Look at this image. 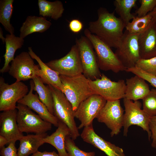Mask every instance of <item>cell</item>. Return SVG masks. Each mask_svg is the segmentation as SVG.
<instances>
[{
	"label": "cell",
	"instance_id": "cell-1",
	"mask_svg": "<svg viewBox=\"0 0 156 156\" xmlns=\"http://www.w3.org/2000/svg\"><path fill=\"white\" fill-rule=\"evenodd\" d=\"M114 14L115 11L110 13L106 8H100L98 19L90 22L88 29L110 47L116 49L121 43L126 25Z\"/></svg>",
	"mask_w": 156,
	"mask_h": 156
},
{
	"label": "cell",
	"instance_id": "cell-2",
	"mask_svg": "<svg viewBox=\"0 0 156 156\" xmlns=\"http://www.w3.org/2000/svg\"><path fill=\"white\" fill-rule=\"evenodd\" d=\"M60 77L64 87L63 93L74 111L81 102L94 94L88 79L83 74L71 77L60 75Z\"/></svg>",
	"mask_w": 156,
	"mask_h": 156
},
{
	"label": "cell",
	"instance_id": "cell-3",
	"mask_svg": "<svg viewBox=\"0 0 156 156\" xmlns=\"http://www.w3.org/2000/svg\"><path fill=\"white\" fill-rule=\"evenodd\" d=\"M84 36L92 44L96 56L99 69L105 71L111 70L117 73L126 70L111 47L91 33L88 28L84 31Z\"/></svg>",
	"mask_w": 156,
	"mask_h": 156
},
{
	"label": "cell",
	"instance_id": "cell-4",
	"mask_svg": "<svg viewBox=\"0 0 156 156\" xmlns=\"http://www.w3.org/2000/svg\"><path fill=\"white\" fill-rule=\"evenodd\" d=\"M48 85L53 97V115L58 120L67 125L70 131L71 138L75 140L80 135L75 120V111L72 105L62 91Z\"/></svg>",
	"mask_w": 156,
	"mask_h": 156
},
{
	"label": "cell",
	"instance_id": "cell-5",
	"mask_svg": "<svg viewBox=\"0 0 156 156\" xmlns=\"http://www.w3.org/2000/svg\"><path fill=\"white\" fill-rule=\"evenodd\" d=\"M16 109L17 124L21 132L41 134L51 129V124L43 120L27 106L18 103Z\"/></svg>",
	"mask_w": 156,
	"mask_h": 156
},
{
	"label": "cell",
	"instance_id": "cell-6",
	"mask_svg": "<svg viewBox=\"0 0 156 156\" xmlns=\"http://www.w3.org/2000/svg\"><path fill=\"white\" fill-rule=\"evenodd\" d=\"M123 103L125 108L123 126L124 136H127L129 128L131 126L136 125L147 132L148 139L150 140L151 133L149 125L151 117L141 109L140 102L138 100L133 102L124 98Z\"/></svg>",
	"mask_w": 156,
	"mask_h": 156
},
{
	"label": "cell",
	"instance_id": "cell-7",
	"mask_svg": "<svg viewBox=\"0 0 156 156\" xmlns=\"http://www.w3.org/2000/svg\"><path fill=\"white\" fill-rule=\"evenodd\" d=\"M88 79L94 94L101 96L107 101H115L125 98L126 85L123 79L112 81L103 74H102L100 78L94 80Z\"/></svg>",
	"mask_w": 156,
	"mask_h": 156
},
{
	"label": "cell",
	"instance_id": "cell-8",
	"mask_svg": "<svg viewBox=\"0 0 156 156\" xmlns=\"http://www.w3.org/2000/svg\"><path fill=\"white\" fill-rule=\"evenodd\" d=\"M75 43L79 51L83 74L92 80L100 78L102 74L100 71L96 54L90 41L84 36L76 38Z\"/></svg>",
	"mask_w": 156,
	"mask_h": 156
},
{
	"label": "cell",
	"instance_id": "cell-9",
	"mask_svg": "<svg viewBox=\"0 0 156 156\" xmlns=\"http://www.w3.org/2000/svg\"><path fill=\"white\" fill-rule=\"evenodd\" d=\"M139 34H133L126 30L124 32L121 43L115 53L127 69L135 67L140 59L138 42Z\"/></svg>",
	"mask_w": 156,
	"mask_h": 156
},
{
	"label": "cell",
	"instance_id": "cell-10",
	"mask_svg": "<svg viewBox=\"0 0 156 156\" xmlns=\"http://www.w3.org/2000/svg\"><path fill=\"white\" fill-rule=\"evenodd\" d=\"M124 110L120 100L107 101L96 118L99 122L104 123L111 131V137L118 135L124 124Z\"/></svg>",
	"mask_w": 156,
	"mask_h": 156
},
{
	"label": "cell",
	"instance_id": "cell-11",
	"mask_svg": "<svg viewBox=\"0 0 156 156\" xmlns=\"http://www.w3.org/2000/svg\"><path fill=\"white\" fill-rule=\"evenodd\" d=\"M45 64L60 75L71 77L83 73L79 51L76 44L65 56Z\"/></svg>",
	"mask_w": 156,
	"mask_h": 156
},
{
	"label": "cell",
	"instance_id": "cell-12",
	"mask_svg": "<svg viewBox=\"0 0 156 156\" xmlns=\"http://www.w3.org/2000/svg\"><path fill=\"white\" fill-rule=\"evenodd\" d=\"M27 86L21 81L9 84L0 77V111L16 109V103L27 94Z\"/></svg>",
	"mask_w": 156,
	"mask_h": 156
},
{
	"label": "cell",
	"instance_id": "cell-13",
	"mask_svg": "<svg viewBox=\"0 0 156 156\" xmlns=\"http://www.w3.org/2000/svg\"><path fill=\"white\" fill-rule=\"evenodd\" d=\"M33 59L28 52H21L11 62L9 74L17 81L32 79L38 76L40 68L39 65L35 64Z\"/></svg>",
	"mask_w": 156,
	"mask_h": 156
},
{
	"label": "cell",
	"instance_id": "cell-14",
	"mask_svg": "<svg viewBox=\"0 0 156 156\" xmlns=\"http://www.w3.org/2000/svg\"><path fill=\"white\" fill-rule=\"evenodd\" d=\"M106 102L101 96L94 94L81 102L74 113L75 118L81 122L78 129L92 124Z\"/></svg>",
	"mask_w": 156,
	"mask_h": 156
},
{
	"label": "cell",
	"instance_id": "cell-15",
	"mask_svg": "<svg viewBox=\"0 0 156 156\" xmlns=\"http://www.w3.org/2000/svg\"><path fill=\"white\" fill-rule=\"evenodd\" d=\"M80 135L84 141L103 151L107 156H125L122 148L107 141L96 133L92 123L84 127Z\"/></svg>",
	"mask_w": 156,
	"mask_h": 156
},
{
	"label": "cell",
	"instance_id": "cell-16",
	"mask_svg": "<svg viewBox=\"0 0 156 156\" xmlns=\"http://www.w3.org/2000/svg\"><path fill=\"white\" fill-rule=\"evenodd\" d=\"M30 90L27 95L18 101L17 103L25 105L33 110L44 120L57 127L58 119L49 111L46 105L40 100L37 93H33L34 84L32 79L30 81Z\"/></svg>",
	"mask_w": 156,
	"mask_h": 156
},
{
	"label": "cell",
	"instance_id": "cell-17",
	"mask_svg": "<svg viewBox=\"0 0 156 156\" xmlns=\"http://www.w3.org/2000/svg\"><path fill=\"white\" fill-rule=\"evenodd\" d=\"M17 112L15 109L3 111L0 114V135L7 139L9 144L15 143L24 136L17 125Z\"/></svg>",
	"mask_w": 156,
	"mask_h": 156
},
{
	"label": "cell",
	"instance_id": "cell-18",
	"mask_svg": "<svg viewBox=\"0 0 156 156\" xmlns=\"http://www.w3.org/2000/svg\"><path fill=\"white\" fill-rule=\"evenodd\" d=\"M138 42L141 59L156 56V21L139 34Z\"/></svg>",
	"mask_w": 156,
	"mask_h": 156
},
{
	"label": "cell",
	"instance_id": "cell-19",
	"mask_svg": "<svg viewBox=\"0 0 156 156\" xmlns=\"http://www.w3.org/2000/svg\"><path fill=\"white\" fill-rule=\"evenodd\" d=\"M28 53L33 59L37 61L40 67L38 76L40 78L43 83L51 85L63 93L64 87L61 82L59 73L44 63L33 51L31 47H28Z\"/></svg>",
	"mask_w": 156,
	"mask_h": 156
},
{
	"label": "cell",
	"instance_id": "cell-20",
	"mask_svg": "<svg viewBox=\"0 0 156 156\" xmlns=\"http://www.w3.org/2000/svg\"><path fill=\"white\" fill-rule=\"evenodd\" d=\"M125 98L134 101L142 99L149 92L150 90L145 80L141 77L135 75L127 79Z\"/></svg>",
	"mask_w": 156,
	"mask_h": 156
},
{
	"label": "cell",
	"instance_id": "cell-21",
	"mask_svg": "<svg viewBox=\"0 0 156 156\" xmlns=\"http://www.w3.org/2000/svg\"><path fill=\"white\" fill-rule=\"evenodd\" d=\"M58 121V125L55 131L50 135H47L44 138L43 142L54 146L59 156H69L65 148V142L67 136H70V131L66 124Z\"/></svg>",
	"mask_w": 156,
	"mask_h": 156
},
{
	"label": "cell",
	"instance_id": "cell-22",
	"mask_svg": "<svg viewBox=\"0 0 156 156\" xmlns=\"http://www.w3.org/2000/svg\"><path fill=\"white\" fill-rule=\"evenodd\" d=\"M51 24L50 21L42 16H28L20 28L19 37L24 39L34 33H43L47 30Z\"/></svg>",
	"mask_w": 156,
	"mask_h": 156
},
{
	"label": "cell",
	"instance_id": "cell-23",
	"mask_svg": "<svg viewBox=\"0 0 156 156\" xmlns=\"http://www.w3.org/2000/svg\"><path fill=\"white\" fill-rule=\"evenodd\" d=\"M47 135V133H46L23 136L19 140L18 156H29L36 153L38 151L39 148L44 143L43 139Z\"/></svg>",
	"mask_w": 156,
	"mask_h": 156
},
{
	"label": "cell",
	"instance_id": "cell-24",
	"mask_svg": "<svg viewBox=\"0 0 156 156\" xmlns=\"http://www.w3.org/2000/svg\"><path fill=\"white\" fill-rule=\"evenodd\" d=\"M5 38V52L3 56L5 62L3 67L0 70L2 73L8 72L9 64L14 60L16 51L22 47L24 42V39L16 36L14 34H7Z\"/></svg>",
	"mask_w": 156,
	"mask_h": 156
},
{
	"label": "cell",
	"instance_id": "cell-25",
	"mask_svg": "<svg viewBox=\"0 0 156 156\" xmlns=\"http://www.w3.org/2000/svg\"><path fill=\"white\" fill-rule=\"evenodd\" d=\"M39 15L57 20L61 17L64 9L62 2L56 0L51 2L46 0H38Z\"/></svg>",
	"mask_w": 156,
	"mask_h": 156
},
{
	"label": "cell",
	"instance_id": "cell-26",
	"mask_svg": "<svg viewBox=\"0 0 156 156\" xmlns=\"http://www.w3.org/2000/svg\"><path fill=\"white\" fill-rule=\"evenodd\" d=\"M156 21V6L146 15L138 17L136 16L126 26V30L133 34H139L143 31Z\"/></svg>",
	"mask_w": 156,
	"mask_h": 156
},
{
	"label": "cell",
	"instance_id": "cell-27",
	"mask_svg": "<svg viewBox=\"0 0 156 156\" xmlns=\"http://www.w3.org/2000/svg\"><path fill=\"white\" fill-rule=\"evenodd\" d=\"M32 80L34 84V90L36 92L40 100L46 105L50 113L53 115V97L48 85H44L40 78L37 76Z\"/></svg>",
	"mask_w": 156,
	"mask_h": 156
},
{
	"label": "cell",
	"instance_id": "cell-28",
	"mask_svg": "<svg viewBox=\"0 0 156 156\" xmlns=\"http://www.w3.org/2000/svg\"><path fill=\"white\" fill-rule=\"evenodd\" d=\"M137 1V0H115L114 1V11L126 25L136 16L132 14L131 11L136 6Z\"/></svg>",
	"mask_w": 156,
	"mask_h": 156
},
{
	"label": "cell",
	"instance_id": "cell-29",
	"mask_svg": "<svg viewBox=\"0 0 156 156\" xmlns=\"http://www.w3.org/2000/svg\"><path fill=\"white\" fill-rule=\"evenodd\" d=\"M14 0L0 1V23L10 34H14V29L10 23L13 12Z\"/></svg>",
	"mask_w": 156,
	"mask_h": 156
},
{
	"label": "cell",
	"instance_id": "cell-30",
	"mask_svg": "<svg viewBox=\"0 0 156 156\" xmlns=\"http://www.w3.org/2000/svg\"><path fill=\"white\" fill-rule=\"evenodd\" d=\"M143 109L151 117L156 116V88H153L142 99Z\"/></svg>",
	"mask_w": 156,
	"mask_h": 156
},
{
	"label": "cell",
	"instance_id": "cell-31",
	"mask_svg": "<svg viewBox=\"0 0 156 156\" xmlns=\"http://www.w3.org/2000/svg\"><path fill=\"white\" fill-rule=\"evenodd\" d=\"M74 140L70 135L66 138L65 147L69 156H95V153L94 152H86L79 148L75 144Z\"/></svg>",
	"mask_w": 156,
	"mask_h": 156
},
{
	"label": "cell",
	"instance_id": "cell-32",
	"mask_svg": "<svg viewBox=\"0 0 156 156\" xmlns=\"http://www.w3.org/2000/svg\"><path fill=\"white\" fill-rule=\"evenodd\" d=\"M135 66L148 74L156 76V56L148 59H140Z\"/></svg>",
	"mask_w": 156,
	"mask_h": 156
},
{
	"label": "cell",
	"instance_id": "cell-33",
	"mask_svg": "<svg viewBox=\"0 0 156 156\" xmlns=\"http://www.w3.org/2000/svg\"><path fill=\"white\" fill-rule=\"evenodd\" d=\"M140 7L135 11V15L141 17L151 12L156 6V0H141Z\"/></svg>",
	"mask_w": 156,
	"mask_h": 156
},
{
	"label": "cell",
	"instance_id": "cell-34",
	"mask_svg": "<svg viewBox=\"0 0 156 156\" xmlns=\"http://www.w3.org/2000/svg\"><path fill=\"white\" fill-rule=\"evenodd\" d=\"M126 71L141 77L156 88V76L148 74L136 66L127 68Z\"/></svg>",
	"mask_w": 156,
	"mask_h": 156
},
{
	"label": "cell",
	"instance_id": "cell-35",
	"mask_svg": "<svg viewBox=\"0 0 156 156\" xmlns=\"http://www.w3.org/2000/svg\"><path fill=\"white\" fill-rule=\"evenodd\" d=\"M15 143L11 142L6 147L5 146L0 149V154L1 156H18L17 149Z\"/></svg>",
	"mask_w": 156,
	"mask_h": 156
},
{
	"label": "cell",
	"instance_id": "cell-36",
	"mask_svg": "<svg viewBox=\"0 0 156 156\" xmlns=\"http://www.w3.org/2000/svg\"><path fill=\"white\" fill-rule=\"evenodd\" d=\"M149 125L151 133V138L152 140L151 146L156 148V116L151 117Z\"/></svg>",
	"mask_w": 156,
	"mask_h": 156
},
{
	"label": "cell",
	"instance_id": "cell-37",
	"mask_svg": "<svg viewBox=\"0 0 156 156\" xmlns=\"http://www.w3.org/2000/svg\"><path fill=\"white\" fill-rule=\"evenodd\" d=\"M68 26L70 30L74 33L80 32L83 27L82 23L77 19H73L71 20L69 23Z\"/></svg>",
	"mask_w": 156,
	"mask_h": 156
},
{
	"label": "cell",
	"instance_id": "cell-38",
	"mask_svg": "<svg viewBox=\"0 0 156 156\" xmlns=\"http://www.w3.org/2000/svg\"><path fill=\"white\" fill-rule=\"evenodd\" d=\"M31 156H59L55 151L48 152L44 151L42 152L38 151L36 153L32 155Z\"/></svg>",
	"mask_w": 156,
	"mask_h": 156
},
{
	"label": "cell",
	"instance_id": "cell-39",
	"mask_svg": "<svg viewBox=\"0 0 156 156\" xmlns=\"http://www.w3.org/2000/svg\"><path fill=\"white\" fill-rule=\"evenodd\" d=\"M8 144L7 139L4 137L0 135V148L5 146V144Z\"/></svg>",
	"mask_w": 156,
	"mask_h": 156
},
{
	"label": "cell",
	"instance_id": "cell-40",
	"mask_svg": "<svg viewBox=\"0 0 156 156\" xmlns=\"http://www.w3.org/2000/svg\"><path fill=\"white\" fill-rule=\"evenodd\" d=\"M0 38L2 40L3 43L4 44L5 38L3 36V32L2 28L1 27H0Z\"/></svg>",
	"mask_w": 156,
	"mask_h": 156
}]
</instances>
